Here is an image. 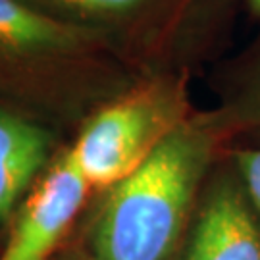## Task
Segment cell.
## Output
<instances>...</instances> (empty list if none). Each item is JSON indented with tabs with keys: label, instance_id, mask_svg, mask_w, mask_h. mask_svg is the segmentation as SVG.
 Wrapping results in <instances>:
<instances>
[{
	"label": "cell",
	"instance_id": "9",
	"mask_svg": "<svg viewBox=\"0 0 260 260\" xmlns=\"http://www.w3.org/2000/svg\"><path fill=\"white\" fill-rule=\"evenodd\" d=\"M50 260H93V258H89L79 247H64L62 251L56 252V256H52Z\"/></svg>",
	"mask_w": 260,
	"mask_h": 260
},
{
	"label": "cell",
	"instance_id": "6",
	"mask_svg": "<svg viewBox=\"0 0 260 260\" xmlns=\"http://www.w3.org/2000/svg\"><path fill=\"white\" fill-rule=\"evenodd\" d=\"M52 121L0 101V230L60 152Z\"/></svg>",
	"mask_w": 260,
	"mask_h": 260
},
{
	"label": "cell",
	"instance_id": "10",
	"mask_svg": "<svg viewBox=\"0 0 260 260\" xmlns=\"http://www.w3.org/2000/svg\"><path fill=\"white\" fill-rule=\"evenodd\" d=\"M251 6L256 14H260V0H251Z\"/></svg>",
	"mask_w": 260,
	"mask_h": 260
},
{
	"label": "cell",
	"instance_id": "3",
	"mask_svg": "<svg viewBox=\"0 0 260 260\" xmlns=\"http://www.w3.org/2000/svg\"><path fill=\"white\" fill-rule=\"evenodd\" d=\"M185 120L179 87L156 77L89 112L70 150L81 176L101 193L133 174Z\"/></svg>",
	"mask_w": 260,
	"mask_h": 260
},
{
	"label": "cell",
	"instance_id": "2",
	"mask_svg": "<svg viewBox=\"0 0 260 260\" xmlns=\"http://www.w3.org/2000/svg\"><path fill=\"white\" fill-rule=\"evenodd\" d=\"M116 45L89 29L0 0V101L58 125L101 106L114 81Z\"/></svg>",
	"mask_w": 260,
	"mask_h": 260
},
{
	"label": "cell",
	"instance_id": "5",
	"mask_svg": "<svg viewBox=\"0 0 260 260\" xmlns=\"http://www.w3.org/2000/svg\"><path fill=\"white\" fill-rule=\"evenodd\" d=\"M181 260H260V216L233 164L208 177Z\"/></svg>",
	"mask_w": 260,
	"mask_h": 260
},
{
	"label": "cell",
	"instance_id": "8",
	"mask_svg": "<svg viewBox=\"0 0 260 260\" xmlns=\"http://www.w3.org/2000/svg\"><path fill=\"white\" fill-rule=\"evenodd\" d=\"M233 168L237 170L245 191L260 216V147L233 152Z\"/></svg>",
	"mask_w": 260,
	"mask_h": 260
},
{
	"label": "cell",
	"instance_id": "1",
	"mask_svg": "<svg viewBox=\"0 0 260 260\" xmlns=\"http://www.w3.org/2000/svg\"><path fill=\"white\" fill-rule=\"evenodd\" d=\"M214 154L210 125L179 123L133 174L101 191L77 247L93 260H181Z\"/></svg>",
	"mask_w": 260,
	"mask_h": 260
},
{
	"label": "cell",
	"instance_id": "7",
	"mask_svg": "<svg viewBox=\"0 0 260 260\" xmlns=\"http://www.w3.org/2000/svg\"><path fill=\"white\" fill-rule=\"evenodd\" d=\"M48 18L89 29L118 47L123 35H137L160 16L168 0H23Z\"/></svg>",
	"mask_w": 260,
	"mask_h": 260
},
{
	"label": "cell",
	"instance_id": "4",
	"mask_svg": "<svg viewBox=\"0 0 260 260\" xmlns=\"http://www.w3.org/2000/svg\"><path fill=\"white\" fill-rule=\"evenodd\" d=\"M91 191L75 166L70 147H62L18 208L0 260H50L56 256L64 249L66 237Z\"/></svg>",
	"mask_w": 260,
	"mask_h": 260
}]
</instances>
